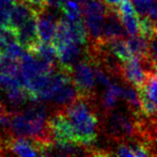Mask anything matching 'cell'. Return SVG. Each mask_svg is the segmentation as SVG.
Wrapping results in <instances>:
<instances>
[{
    "mask_svg": "<svg viewBox=\"0 0 157 157\" xmlns=\"http://www.w3.org/2000/svg\"><path fill=\"white\" fill-rule=\"evenodd\" d=\"M10 1L14 3V2H16V1H18V0H10Z\"/></svg>",
    "mask_w": 157,
    "mask_h": 157,
    "instance_id": "obj_24",
    "label": "cell"
},
{
    "mask_svg": "<svg viewBox=\"0 0 157 157\" xmlns=\"http://www.w3.org/2000/svg\"><path fill=\"white\" fill-rule=\"evenodd\" d=\"M35 13L45 10L48 8V0H25Z\"/></svg>",
    "mask_w": 157,
    "mask_h": 157,
    "instance_id": "obj_21",
    "label": "cell"
},
{
    "mask_svg": "<svg viewBox=\"0 0 157 157\" xmlns=\"http://www.w3.org/2000/svg\"><path fill=\"white\" fill-rule=\"evenodd\" d=\"M121 23L123 27H124L126 33L129 36L137 35L139 34V28H138V16L136 13L129 14V15H121Z\"/></svg>",
    "mask_w": 157,
    "mask_h": 157,
    "instance_id": "obj_19",
    "label": "cell"
},
{
    "mask_svg": "<svg viewBox=\"0 0 157 157\" xmlns=\"http://www.w3.org/2000/svg\"><path fill=\"white\" fill-rule=\"evenodd\" d=\"M139 34L147 41L156 37V21L150 19L148 16L138 17Z\"/></svg>",
    "mask_w": 157,
    "mask_h": 157,
    "instance_id": "obj_17",
    "label": "cell"
},
{
    "mask_svg": "<svg viewBox=\"0 0 157 157\" xmlns=\"http://www.w3.org/2000/svg\"><path fill=\"white\" fill-rule=\"evenodd\" d=\"M98 97H78L72 104L62 109L71 122L78 143L85 149L94 145L101 130L98 117Z\"/></svg>",
    "mask_w": 157,
    "mask_h": 157,
    "instance_id": "obj_1",
    "label": "cell"
},
{
    "mask_svg": "<svg viewBox=\"0 0 157 157\" xmlns=\"http://www.w3.org/2000/svg\"><path fill=\"white\" fill-rule=\"evenodd\" d=\"M7 113V109H6V106L4 105L1 101H0V115Z\"/></svg>",
    "mask_w": 157,
    "mask_h": 157,
    "instance_id": "obj_23",
    "label": "cell"
},
{
    "mask_svg": "<svg viewBox=\"0 0 157 157\" xmlns=\"http://www.w3.org/2000/svg\"><path fill=\"white\" fill-rule=\"evenodd\" d=\"M6 93L7 101L13 106H21L27 101H30V94L25 86L21 85H16L9 86L4 90Z\"/></svg>",
    "mask_w": 157,
    "mask_h": 157,
    "instance_id": "obj_13",
    "label": "cell"
},
{
    "mask_svg": "<svg viewBox=\"0 0 157 157\" xmlns=\"http://www.w3.org/2000/svg\"><path fill=\"white\" fill-rule=\"evenodd\" d=\"M16 40L26 52L34 51L41 42L37 32L36 14L16 29Z\"/></svg>",
    "mask_w": 157,
    "mask_h": 157,
    "instance_id": "obj_6",
    "label": "cell"
},
{
    "mask_svg": "<svg viewBox=\"0 0 157 157\" xmlns=\"http://www.w3.org/2000/svg\"><path fill=\"white\" fill-rule=\"evenodd\" d=\"M2 150H3V149H2ZM4 152H5V151H4Z\"/></svg>",
    "mask_w": 157,
    "mask_h": 157,
    "instance_id": "obj_25",
    "label": "cell"
},
{
    "mask_svg": "<svg viewBox=\"0 0 157 157\" xmlns=\"http://www.w3.org/2000/svg\"><path fill=\"white\" fill-rule=\"evenodd\" d=\"M24 53L25 52H24L23 48L19 45V43L17 41H14V42H10V43L6 44V46L4 48L1 55L19 61L22 58Z\"/></svg>",
    "mask_w": 157,
    "mask_h": 157,
    "instance_id": "obj_20",
    "label": "cell"
},
{
    "mask_svg": "<svg viewBox=\"0 0 157 157\" xmlns=\"http://www.w3.org/2000/svg\"><path fill=\"white\" fill-rule=\"evenodd\" d=\"M121 98L125 101L129 113L133 117H138L141 113V106H140V100L138 96V92L133 86L126 84L125 88H122Z\"/></svg>",
    "mask_w": 157,
    "mask_h": 157,
    "instance_id": "obj_12",
    "label": "cell"
},
{
    "mask_svg": "<svg viewBox=\"0 0 157 157\" xmlns=\"http://www.w3.org/2000/svg\"><path fill=\"white\" fill-rule=\"evenodd\" d=\"M104 2L106 4L107 7L113 8V9H118V6L121 4V0H104Z\"/></svg>",
    "mask_w": 157,
    "mask_h": 157,
    "instance_id": "obj_22",
    "label": "cell"
},
{
    "mask_svg": "<svg viewBox=\"0 0 157 157\" xmlns=\"http://www.w3.org/2000/svg\"><path fill=\"white\" fill-rule=\"evenodd\" d=\"M105 46L113 54V55L118 58L121 62H124L126 60L130 59L132 57L127 49L126 43L124 39L117 38V39H111L105 41Z\"/></svg>",
    "mask_w": 157,
    "mask_h": 157,
    "instance_id": "obj_16",
    "label": "cell"
},
{
    "mask_svg": "<svg viewBox=\"0 0 157 157\" xmlns=\"http://www.w3.org/2000/svg\"><path fill=\"white\" fill-rule=\"evenodd\" d=\"M0 74L11 77H18L20 75L19 61L0 55Z\"/></svg>",
    "mask_w": 157,
    "mask_h": 157,
    "instance_id": "obj_18",
    "label": "cell"
},
{
    "mask_svg": "<svg viewBox=\"0 0 157 157\" xmlns=\"http://www.w3.org/2000/svg\"><path fill=\"white\" fill-rule=\"evenodd\" d=\"M72 78L75 84L78 97L96 98V78L92 62L85 54L84 58L75 64L73 68Z\"/></svg>",
    "mask_w": 157,
    "mask_h": 157,
    "instance_id": "obj_3",
    "label": "cell"
},
{
    "mask_svg": "<svg viewBox=\"0 0 157 157\" xmlns=\"http://www.w3.org/2000/svg\"><path fill=\"white\" fill-rule=\"evenodd\" d=\"M78 97V93L77 88L71 78L67 82H65L59 89H58L52 98V101L55 105L57 109H64L66 106H68L70 104L76 100Z\"/></svg>",
    "mask_w": 157,
    "mask_h": 157,
    "instance_id": "obj_9",
    "label": "cell"
},
{
    "mask_svg": "<svg viewBox=\"0 0 157 157\" xmlns=\"http://www.w3.org/2000/svg\"><path fill=\"white\" fill-rule=\"evenodd\" d=\"M35 14L34 10L28 5L25 0H18L11 7L9 26L16 30Z\"/></svg>",
    "mask_w": 157,
    "mask_h": 157,
    "instance_id": "obj_10",
    "label": "cell"
},
{
    "mask_svg": "<svg viewBox=\"0 0 157 157\" xmlns=\"http://www.w3.org/2000/svg\"><path fill=\"white\" fill-rule=\"evenodd\" d=\"M125 43L132 57H147L148 41L140 34L129 36L125 41Z\"/></svg>",
    "mask_w": 157,
    "mask_h": 157,
    "instance_id": "obj_14",
    "label": "cell"
},
{
    "mask_svg": "<svg viewBox=\"0 0 157 157\" xmlns=\"http://www.w3.org/2000/svg\"><path fill=\"white\" fill-rule=\"evenodd\" d=\"M127 33L121 23L118 9L107 7L104 17V40L124 39Z\"/></svg>",
    "mask_w": 157,
    "mask_h": 157,
    "instance_id": "obj_7",
    "label": "cell"
},
{
    "mask_svg": "<svg viewBox=\"0 0 157 157\" xmlns=\"http://www.w3.org/2000/svg\"><path fill=\"white\" fill-rule=\"evenodd\" d=\"M149 74L144 70L141 61L137 57H131L130 59L122 62L121 71V80L125 84L133 86L136 89L144 84Z\"/></svg>",
    "mask_w": 157,
    "mask_h": 157,
    "instance_id": "obj_5",
    "label": "cell"
},
{
    "mask_svg": "<svg viewBox=\"0 0 157 157\" xmlns=\"http://www.w3.org/2000/svg\"><path fill=\"white\" fill-rule=\"evenodd\" d=\"M67 23L70 35H71V38L74 42L81 45V46L86 45L88 42V34H86V30L84 25V22H82V19L78 18L76 20H72V21L67 20Z\"/></svg>",
    "mask_w": 157,
    "mask_h": 157,
    "instance_id": "obj_15",
    "label": "cell"
},
{
    "mask_svg": "<svg viewBox=\"0 0 157 157\" xmlns=\"http://www.w3.org/2000/svg\"><path fill=\"white\" fill-rule=\"evenodd\" d=\"M122 88L117 84H110L106 86L105 94L101 98V107L102 109L101 114H105L109 111L115 109L119 98H121Z\"/></svg>",
    "mask_w": 157,
    "mask_h": 157,
    "instance_id": "obj_11",
    "label": "cell"
},
{
    "mask_svg": "<svg viewBox=\"0 0 157 157\" xmlns=\"http://www.w3.org/2000/svg\"><path fill=\"white\" fill-rule=\"evenodd\" d=\"M56 20L52 13L48 11V8L36 13L37 32L40 41L51 42L56 30Z\"/></svg>",
    "mask_w": 157,
    "mask_h": 157,
    "instance_id": "obj_8",
    "label": "cell"
},
{
    "mask_svg": "<svg viewBox=\"0 0 157 157\" xmlns=\"http://www.w3.org/2000/svg\"><path fill=\"white\" fill-rule=\"evenodd\" d=\"M102 130L110 141L119 142L136 138L134 117L126 115L121 110H113L102 114Z\"/></svg>",
    "mask_w": 157,
    "mask_h": 157,
    "instance_id": "obj_2",
    "label": "cell"
},
{
    "mask_svg": "<svg viewBox=\"0 0 157 157\" xmlns=\"http://www.w3.org/2000/svg\"><path fill=\"white\" fill-rule=\"evenodd\" d=\"M47 124L54 142H72L81 145L76 137L73 126L63 110L57 109L47 117Z\"/></svg>",
    "mask_w": 157,
    "mask_h": 157,
    "instance_id": "obj_4",
    "label": "cell"
}]
</instances>
